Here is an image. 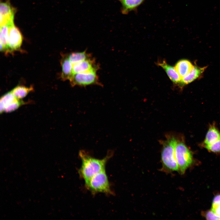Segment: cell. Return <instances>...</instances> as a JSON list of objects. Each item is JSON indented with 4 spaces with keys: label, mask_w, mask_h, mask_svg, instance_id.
<instances>
[{
    "label": "cell",
    "mask_w": 220,
    "mask_h": 220,
    "mask_svg": "<svg viewBox=\"0 0 220 220\" xmlns=\"http://www.w3.org/2000/svg\"><path fill=\"white\" fill-rule=\"evenodd\" d=\"M72 86L85 87L91 85L101 86L97 72L79 73L73 74L69 80Z\"/></svg>",
    "instance_id": "obj_5"
},
{
    "label": "cell",
    "mask_w": 220,
    "mask_h": 220,
    "mask_svg": "<svg viewBox=\"0 0 220 220\" xmlns=\"http://www.w3.org/2000/svg\"><path fill=\"white\" fill-rule=\"evenodd\" d=\"M177 140L173 137H169L163 142L161 153L163 169L168 172L179 171L175 153Z\"/></svg>",
    "instance_id": "obj_2"
},
{
    "label": "cell",
    "mask_w": 220,
    "mask_h": 220,
    "mask_svg": "<svg viewBox=\"0 0 220 220\" xmlns=\"http://www.w3.org/2000/svg\"><path fill=\"white\" fill-rule=\"evenodd\" d=\"M220 204V194L217 195L214 198L212 206H215Z\"/></svg>",
    "instance_id": "obj_23"
},
{
    "label": "cell",
    "mask_w": 220,
    "mask_h": 220,
    "mask_svg": "<svg viewBox=\"0 0 220 220\" xmlns=\"http://www.w3.org/2000/svg\"><path fill=\"white\" fill-rule=\"evenodd\" d=\"M175 153L179 172L183 174L192 163V154L183 142L177 141L175 147Z\"/></svg>",
    "instance_id": "obj_4"
},
{
    "label": "cell",
    "mask_w": 220,
    "mask_h": 220,
    "mask_svg": "<svg viewBox=\"0 0 220 220\" xmlns=\"http://www.w3.org/2000/svg\"><path fill=\"white\" fill-rule=\"evenodd\" d=\"M16 9L8 1L1 2L0 4V27H10L14 24L13 20Z\"/></svg>",
    "instance_id": "obj_6"
},
{
    "label": "cell",
    "mask_w": 220,
    "mask_h": 220,
    "mask_svg": "<svg viewBox=\"0 0 220 220\" xmlns=\"http://www.w3.org/2000/svg\"><path fill=\"white\" fill-rule=\"evenodd\" d=\"M24 104L25 102L21 100L16 99L6 107L4 112L8 113L13 112Z\"/></svg>",
    "instance_id": "obj_19"
},
{
    "label": "cell",
    "mask_w": 220,
    "mask_h": 220,
    "mask_svg": "<svg viewBox=\"0 0 220 220\" xmlns=\"http://www.w3.org/2000/svg\"><path fill=\"white\" fill-rule=\"evenodd\" d=\"M220 139V133L214 126H211L206 134L203 144L204 146L214 143Z\"/></svg>",
    "instance_id": "obj_15"
},
{
    "label": "cell",
    "mask_w": 220,
    "mask_h": 220,
    "mask_svg": "<svg viewBox=\"0 0 220 220\" xmlns=\"http://www.w3.org/2000/svg\"><path fill=\"white\" fill-rule=\"evenodd\" d=\"M145 0H121V12L127 14L132 11L136 10L137 8Z\"/></svg>",
    "instance_id": "obj_14"
},
{
    "label": "cell",
    "mask_w": 220,
    "mask_h": 220,
    "mask_svg": "<svg viewBox=\"0 0 220 220\" xmlns=\"http://www.w3.org/2000/svg\"><path fill=\"white\" fill-rule=\"evenodd\" d=\"M204 147L211 152H220V139L215 143Z\"/></svg>",
    "instance_id": "obj_20"
},
{
    "label": "cell",
    "mask_w": 220,
    "mask_h": 220,
    "mask_svg": "<svg viewBox=\"0 0 220 220\" xmlns=\"http://www.w3.org/2000/svg\"><path fill=\"white\" fill-rule=\"evenodd\" d=\"M61 78L62 80H69L73 74L72 65L68 57V54L64 55L61 59Z\"/></svg>",
    "instance_id": "obj_10"
},
{
    "label": "cell",
    "mask_w": 220,
    "mask_h": 220,
    "mask_svg": "<svg viewBox=\"0 0 220 220\" xmlns=\"http://www.w3.org/2000/svg\"><path fill=\"white\" fill-rule=\"evenodd\" d=\"M205 67L200 68L194 66L191 71L181 79L180 85L182 86L187 85L198 78L203 73Z\"/></svg>",
    "instance_id": "obj_11"
},
{
    "label": "cell",
    "mask_w": 220,
    "mask_h": 220,
    "mask_svg": "<svg viewBox=\"0 0 220 220\" xmlns=\"http://www.w3.org/2000/svg\"><path fill=\"white\" fill-rule=\"evenodd\" d=\"M23 41L22 34L14 24L9 27V46L10 52L19 50Z\"/></svg>",
    "instance_id": "obj_7"
},
{
    "label": "cell",
    "mask_w": 220,
    "mask_h": 220,
    "mask_svg": "<svg viewBox=\"0 0 220 220\" xmlns=\"http://www.w3.org/2000/svg\"><path fill=\"white\" fill-rule=\"evenodd\" d=\"M9 26L1 27L0 32V51L10 53L9 46Z\"/></svg>",
    "instance_id": "obj_13"
},
{
    "label": "cell",
    "mask_w": 220,
    "mask_h": 220,
    "mask_svg": "<svg viewBox=\"0 0 220 220\" xmlns=\"http://www.w3.org/2000/svg\"><path fill=\"white\" fill-rule=\"evenodd\" d=\"M205 218L208 220H220V215L217 214L211 209L206 213Z\"/></svg>",
    "instance_id": "obj_21"
},
{
    "label": "cell",
    "mask_w": 220,
    "mask_h": 220,
    "mask_svg": "<svg viewBox=\"0 0 220 220\" xmlns=\"http://www.w3.org/2000/svg\"><path fill=\"white\" fill-rule=\"evenodd\" d=\"M86 187L92 193H103L112 195V192L106 174L104 170L85 182Z\"/></svg>",
    "instance_id": "obj_3"
},
{
    "label": "cell",
    "mask_w": 220,
    "mask_h": 220,
    "mask_svg": "<svg viewBox=\"0 0 220 220\" xmlns=\"http://www.w3.org/2000/svg\"><path fill=\"white\" fill-rule=\"evenodd\" d=\"M33 90V88L32 86L26 87L23 86H18L15 87L11 91L16 98L21 100Z\"/></svg>",
    "instance_id": "obj_17"
},
{
    "label": "cell",
    "mask_w": 220,
    "mask_h": 220,
    "mask_svg": "<svg viewBox=\"0 0 220 220\" xmlns=\"http://www.w3.org/2000/svg\"><path fill=\"white\" fill-rule=\"evenodd\" d=\"M157 64L164 70L173 83L175 84L180 83L181 78L174 67L168 64L164 60L159 61Z\"/></svg>",
    "instance_id": "obj_9"
},
{
    "label": "cell",
    "mask_w": 220,
    "mask_h": 220,
    "mask_svg": "<svg viewBox=\"0 0 220 220\" xmlns=\"http://www.w3.org/2000/svg\"><path fill=\"white\" fill-rule=\"evenodd\" d=\"M119 0L120 1L121 0Z\"/></svg>",
    "instance_id": "obj_24"
},
{
    "label": "cell",
    "mask_w": 220,
    "mask_h": 220,
    "mask_svg": "<svg viewBox=\"0 0 220 220\" xmlns=\"http://www.w3.org/2000/svg\"><path fill=\"white\" fill-rule=\"evenodd\" d=\"M68 57L72 65L90 58L91 56L86 50L82 52H75L68 54Z\"/></svg>",
    "instance_id": "obj_16"
},
{
    "label": "cell",
    "mask_w": 220,
    "mask_h": 220,
    "mask_svg": "<svg viewBox=\"0 0 220 220\" xmlns=\"http://www.w3.org/2000/svg\"><path fill=\"white\" fill-rule=\"evenodd\" d=\"M192 64L186 59H182L178 61L174 68L181 79L188 74L194 67Z\"/></svg>",
    "instance_id": "obj_12"
},
{
    "label": "cell",
    "mask_w": 220,
    "mask_h": 220,
    "mask_svg": "<svg viewBox=\"0 0 220 220\" xmlns=\"http://www.w3.org/2000/svg\"><path fill=\"white\" fill-rule=\"evenodd\" d=\"M99 67L94 59L92 58L72 65L73 74L97 72Z\"/></svg>",
    "instance_id": "obj_8"
},
{
    "label": "cell",
    "mask_w": 220,
    "mask_h": 220,
    "mask_svg": "<svg viewBox=\"0 0 220 220\" xmlns=\"http://www.w3.org/2000/svg\"><path fill=\"white\" fill-rule=\"evenodd\" d=\"M113 154V152L109 150L104 158L99 159L92 157L84 150H80L79 153L82 161L81 167L78 171L80 176L86 182L95 175L105 170L107 161Z\"/></svg>",
    "instance_id": "obj_1"
},
{
    "label": "cell",
    "mask_w": 220,
    "mask_h": 220,
    "mask_svg": "<svg viewBox=\"0 0 220 220\" xmlns=\"http://www.w3.org/2000/svg\"><path fill=\"white\" fill-rule=\"evenodd\" d=\"M211 210L220 215V204L215 206H212Z\"/></svg>",
    "instance_id": "obj_22"
},
{
    "label": "cell",
    "mask_w": 220,
    "mask_h": 220,
    "mask_svg": "<svg viewBox=\"0 0 220 220\" xmlns=\"http://www.w3.org/2000/svg\"><path fill=\"white\" fill-rule=\"evenodd\" d=\"M16 99L17 98L15 97L11 91L2 96L0 99V113L4 112L6 107Z\"/></svg>",
    "instance_id": "obj_18"
}]
</instances>
